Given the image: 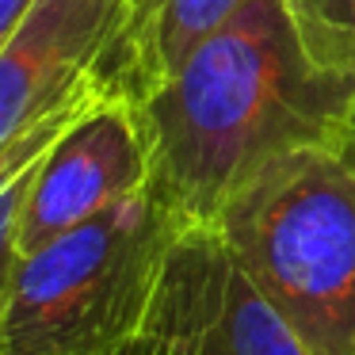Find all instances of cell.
Wrapping results in <instances>:
<instances>
[{"instance_id": "obj_5", "label": "cell", "mask_w": 355, "mask_h": 355, "mask_svg": "<svg viewBox=\"0 0 355 355\" xmlns=\"http://www.w3.org/2000/svg\"><path fill=\"white\" fill-rule=\"evenodd\" d=\"M149 184L153 161L138 107L115 92H100L58 138L27 191L19 214V256L92 222Z\"/></svg>"}, {"instance_id": "obj_6", "label": "cell", "mask_w": 355, "mask_h": 355, "mask_svg": "<svg viewBox=\"0 0 355 355\" xmlns=\"http://www.w3.org/2000/svg\"><path fill=\"white\" fill-rule=\"evenodd\" d=\"M126 0H35L0 50V149L27 126L103 85Z\"/></svg>"}, {"instance_id": "obj_9", "label": "cell", "mask_w": 355, "mask_h": 355, "mask_svg": "<svg viewBox=\"0 0 355 355\" xmlns=\"http://www.w3.org/2000/svg\"><path fill=\"white\" fill-rule=\"evenodd\" d=\"M294 12L324 58L355 69V0H294Z\"/></svg>"}, {"instance_id": "obj_10", "label": "cell", "mask_w": 355, "mask_h": 355, "mask_svg": "<svg viewBox=\"0 0 355 355\" xmlns=\"http://www.w3.org/2000/svg\"><path fill=\"white\" fill-rule=\"evenodd\" d=\"M35 0H0V50L8 46V39L19 31V24L27 19Z\"/></svg>"}, {"instance_id": "obj_7", "label": "cell", "mask_w": 355, "mask_h": 355, "mask_svg": "<svg viewBox=\"0 0 355 355\" xmlns=\"http://www.w3.org/2000/svg\"><path fill=\"white\" fill-rule=\"evenodd\" d=\"M245 0H126V19L103 65V88L138 107Z\"/></svg>"}, {"instance_id": "obj_4", "label": "cell", "mask_w": 355, "mask_h": 355, "mask_svg": "<svg viewBox=\"0 0 355 355\" xmlns=\"http://www.w3.org/2000/svg\"><path fill=\"white\" fill-rule=\"evenodd\" d=\"M115 355H317L214 225H184L141 329Z\"/></svg>"}, {"instance_id": "obj_3", "label": "cell", "mask_w": 355, "mask_h": 355, "mask_svg": "<svg viewBox=\"0 0 355 355\" xmlns=\"http://www.w3.org/2000/svg\"><path fill=\"white\" fill-rule=\"evenodd\" d=\"M184 218L153 184L19 256L0 355H115L149 313Z\"/></svg>"}, {"instance_id": "obj_2", "label": "cell", "mask_w": 355, "mask_h": 355, "mask_svg": "<svg viewBox=\"0 0 355 355\" xmlns=\"http://www.w3.org/2000/svg\"><path fill=\"white\" fill-rule=\"evenodd\" d=\"M317 355H355V157L336 141L279 157L214 222Z\"/></svg>"}, {"instance_id": "obj_8", "label": "cell", "mask_w": 355, "mask_h": 355, "mask_svg": "<svg viewBox=\"0 0 355 355\" xmlns=\"http://www.w3.org/2000/svg\"><path fill=\"white\" fill-rule=\"evenodd\" d=\"M100 92H107L103 85L88 88V92L73 96L69 103L54 107L50 115H42L35 126H27L12 146L0 149V321L12 298V279L19 268V214H24L27 191H31L39 168L46 164L50 149L58 146L65 130L80 119V111L96 100Z\"/></svg>"}, {"instance_id": "obj_11", "label": "cell", "mask_w": 355, "mask_h": 355, "mask_svg": "<svg viewBox=\"0 0 355 355\" xmlns=\"http://www.w3.org/2000/svg\"><path fill=\"white\" fill-rule=\"evenodd\" d=\"M336 146L344 149V153H352L355 157V107H352V115H347V123H344V130H340V138H336Z\"/></svg>"}, {"instance_id": "obj_1", "label": "cell", "mask_w": 355, "mask_h": 355, "mask_svg": "<svg viewBox=\"0 0 355 355\" xmlns=\"http://www.w3.org/2000/svg\"><path fill=\"white\" fill-rule=\"evenodd\" d=\"M355 107V69L324 58L294 0H245L138 103L153 187L210 225L256 172L340 138Z\"/></svg>"}]
</instances>
